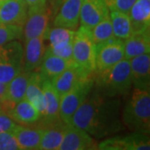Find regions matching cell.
<instances>
[{"instance_id":"cell-20","label":"cell","mask_w":150,"mask_h":150,"mask_svg":"<svg viewBox=\"0 0 150 150\" xmlns=\"http://www.w3.org/2000/svg\"><path fill=\"white\" fill-rule=\"evenodd\" d=\"M128 14L133 33L150 29V0H137Z\"/></svg>"},{"instance_id":"cell-26","label":"cell","mask_w":150,"mask_h":150,"mask_svg":"<svg viewBox=\"0 0 150 150\" xmlns=\"http://www.w3.org/2000/svg\"><path fill=\"white\" fill-rule=\"evenodd\" d=\"M67 124L63 121L43 128V134L38 149L59 150Z\"/></svg>"},{"instance_id":"cell-14","label":"cell","mask_w":150,"mask_h":150,"mask_svg":"<svg viewBox=\"0 0 150 150\" xmlns=\"http://www.w3.org/2000/svg\"><path fill=\"white\" fill-rule=\"evenodd\" d=\"M109 13L105 0H83L81 6L79 24L90 30L109 16Z\"/></svg>"},{"instance_id":"cell-29","label":"cell","mask_w":150,"mask_h":150,"mask_svg":"<svg viewBox=\"0 0 150 150\" xmlns=\"http://www.w3.org/2000/svg\"><path fill=\"white\" fill-rule=\"evenodd\" d=\"M23 38V27L15 24L0 23V46Z\"/></svg>"},{"instance_id":"cell-34","label":"cell","mask_w":150,"mask_h":150,"mask_svg":"<svg viewBox=\"0 0 150 150\" xmlns=\"http://www.w3.org/2000/svg\"><path fill=\"white\" fill-rule=\"evenodd\" d=\"M7 88H8V83H4L0 82V102H2L5 98Z\"/></svg>"},{"instance_id":"cell-9","label":"cell","mask_w":150,"mask_h":150,"mask_svg":"<svg viewBox=\"0 0 150 150\" xmlns=\"http://www.w3.org/2000/svg\"><path fill=\"white\" fill-rule=\"evenodd\" d=\"M51 18L48 4L28 8L27 18L23 26V38L27 41L33 38L45 35Z\"/></svg>"},{"instance_id":"cell-17","label":"cell","mask_w":150,"mask_h":150,"mask_svg":"<svg viewBox=\"0 0 150 150\" xmlns=\"http://www.w3.org/2000/svg\"><path fill=\"white\" fill-rule=\"evenodd\" d=\"M31 73L23 70L8 83L5 98L0 104L4 111L7 112L16 103L25 98V93Z\"/></svg>"},{"instance_id":"cell-8","label":"cell","mask_w":150,"mask_h":150,"mask_svg":"<svg viewBox=\"0 0 150 150\" xmlns=\"http://www.w3.org/2000/svg\"><path fill=\"white\" fill-rule=\"evenodd\" d=\"M75 30L62 27L50 28L45 34V38L48 41L47 47L49 52L68 60H73V41Z\"/></svg>"},{"instance_id":"cell-24","label":"cell","mask_w":150,"mask_h":150,"mask_svg":"<svg viewBox=\"0 0 150 150\" xmlns=\"http://www.w3.org/2000/svg\"><path fill=\"white\" fill-rule=\"evenodd\" d=\"M22 150L38 149L43 134V128L27 127L18 124L12 131Z\"/></svg>"},{"instance_id":"cell-5","label":"cell","mask_w":150,"mask_h":150,"mask_svg":"<svg viewBox=\"0 0 150 150\" xmlns=\"http://www.w3.org/2000/svg\"><path fill=\"white\" fill-rule=\"evenodd\" d=\"M23 47L19 40L0 46V82L8 83L23 71Z\"/></svg>"},{"instance_id":"cell-2","label":"cell","mask_w":150,"mask_h":150,"mask_svg":"<svg viewBox=\"0 0 150 150\" xmlns=\"http://www.w3.org/2000/svg\"><path fill=\"white\" fill-rule=\"evenodd\" d=\"M96 90L108 97L120 98L129 95L132 90L129 59H123L109 69L96 74Z\"/></svg>"},{"instance_id":"cell-6","label":"cell","mask_w":150,"mask_h":150,"mask_svg":"<svg viewBox=\"0 0 150 150\" xmlns=\"http://www.w3.org/2000/svg\"><path fill=\"white\" fill-rule=\"evenodd\" d=\"M94 78L93 76L81 81L69 91L60 97L59 115L64 123L71 125L74 114L93 88Z\"/></svg>"},{"instance_id":"cell-16","label":"cell","mask_w":150,"mask_h":150,"mask_svg":"<svg viewBox=\"0 0 150 150\" xmlns=\"http://www.w3.org/2000/svg\"><path fill=\"white\" fill-rule=\"evenodd\" d=\"M83 0H63L54 18V26L76 30L79 25L80 9Z\"/></svg>"},{"instance_id":"cell-27","label":"cell","mask_w":150,"mask_h":150,"mask_svg":"<svg viewBox=\"0 0 150 150\" xmlns=\"http://www.w3.org/2000/svg\"><path fill=\"white\" fill-rule=\"evenodd\" d=\"M109 17L114 37L125 40L133 34L129 14L118 11H110Z\"/></svg>"},{"instance_id":"cell-22","label":"cell","mask_w":150,"mask_h":150,"mask_svg":"<svg viewBox=\"0 0 150 150\" xmlns=\"http://www.w3.org/2000/svg\"><path fill=\"white\" fill-rule=\"evenodd\" d=\"M73 62L74 60H68L60 58L46 49L43 62L38 70L43 80L52 81L64 70L66 69Z\"/></svg>"},{"instance_id":"cell-21","label":"cell","mask_w":150,"mask_h":150,"mask_svg":"<svg viewBox=\"0 0 150 150\" xmlns=\"http://www.w3.org/2000/svg\"><path fill=\"white\" fill-rule=\"evenodd\" d=\"M43 79L38 70L33 71L28 83L25 98L32 103L40 113V118L45 110V98L43 91Z\"/></svg>"},{"instance_id":"cell-30","label":"cell","mask_w":150,"mask_h":150,"mask_svg":"<svg viewBox=\"0 0 150 150\" xmlns=\"http://www.w3.org/2000/svg\"><path fill=\"white\" fill-rule=\"evenodd\" d=\"M20 147L12 131L0 133V150H19Z\"/></svg>"},{"instance_id":"cell-12","label":"cell","mask_w":150,"mask_h":150,"mask_svg":"<svg viewBox=\"0 0 150 150\" xmlns=\"http://www.w3.org/2000/svg\"><path fill=\"white\" fill-rule=\"evenodd\" d=\"M90 149H98V143L95 139L84 130L67 124L59 150Z\"/></svg>"},{"instance_id":"cell-33","label":"cell","mask_w":150,"mask_h":150,"mask_svg":"<svg viewBox=\"0 0 150 150\" xmlns=\"http://www.w3.org/2000/svg\"><path fill=\"white\" fill-rule=\"evenodd\" d=\"M26 4L28 8H33V7H38V6H43L47 4V0H23Z\"/></svg>"},{"instance_id":"cell-15","label":"cell","mask_w":150,"mask_h":150,"mask_svg":"<svg viewBox=\"0 0 150 150\" xmlns=\"http://www.w3.org/2000/svg\"><path fill=\"white\" fill-rule=\"evenodd\" d=\"M45 41V35L33 38L24 41L23 70L32 73L33 71L39 69L47 49Z\"/></svg>"},{"instance_id":"cell-19","label":"cell","mask_w":150,"mask_h":150,"mask_svg":"<svg viewBox=\"0 0 150 150\" xmlns=\"http://www.w3.org/2000/svg\"><path fill=\"white\" fill-rule=\"evenodd\" d=\"M28 7L23 0H0V23L23 26Z\"/></svg>"},{"instance_id":"cell-23","label":"cell","mask_w":150,"mask_h":150,"mask_svg":"<svg viewBox=\"0 0 150 150\" xmlns=\"http://www.w3.org/2000/svg\"><path fill=\"white\" fill-rule=\"evenodd\" d=\"M6 112L15 123L20 125L30 126L38 123L40 118V113L36 108L26 98L16 103Z\"/></svg>"},{"instance_id":"cell-11","label":"cell","mask_w":150,"mask_h":150,"mask_svg":"<svg viewBox=\"0 0 150 150\" xmlns=\"http://www.w3.org/2000/svg\"><path fill=\"white\" fill-rule=\"evenodd\" d=\"M96 74H92L78 65L74 61L51 81L59 97L64 95L81 81L93 77Z\"/></svg>"},{"instance_id":"cell-10","label":"cell","mask_w":150,"mask_h":150,"mask_svg":"<svg viewBox=\"0 0 150 150\" xmlns=\"http://www.w3.org/2000/svg\"><path fill=\"white\" fill-rule=\"evenodd\" d=\"M98 149L102 150H149V134L133 132L123 137L108 138L98 144Z\"/></svg>"},{"instance_id":"cell-28","label":"cell","mask_w":150,"mask_h":150,"mask_svg":"<svg viewBox=\"0 0 150 150\" xmlns=\"http://www.w3.org/2000/svg\"><path fill=\"white\" fill-rule=\"evenodd\" d=\"M90 33L95 44L114 37L110 17L108 16L103 20L97 23L94 27L90 29Z\"/></svg>"},{"instance_id":"cell-25","label":"cell","mask_w":150,"mask_h":150,"mask_svg":"<svg viewBox=\"0 0 150 150\" xmlns=\"http://www.w3.org/2000/svg\"><path fill=\"white\" fill-rule=\"evenodd\" d=\"M124 41V59H131L142 54H149L150 31L133 33Z\"/></svg>"},{"instance_id":"cell-7","label":"cell","mask_w":150,"mask_h":150,"mask_svg":"<svg viewBox=\"0 0 150 150\" xmlns=\"http://www.w3.org/2000/svg\"><path fill=\"white\" fill-rule=\"evenodd\" d=\"M124 59V41L113 37L96 44V74Z\"/></svg>"},{"instance_id":"cell-4","label":"cell","mask_w":150,"mask_h":150,"mask_svg":"<svg viewBox=\"0 0 150 150\" xmlns=\"http://www.w3.org/2000/svg\"><path fill=\"white\" fill-rule=\"evenodd\" d=\"M73 60L92 74H96V44L90 30L81 26L74 33L73 41Z\"/></svg>"},{"instance_id":"cell-32","label":"cell","mask_w":150,"mask_h":150,"mask_svg":"<svg viewBox=\"0 0 150 150\" xmlns=\"http://www.w3.org/2000/svg\"><path fill=\"white\" fill-rule=\"evenodd\" d=\"M18 125L4 111L0 112V133L13 131Z\"/></svg>"},{"instance_id":"cell-1","label":"cell","mask_w":150,"mask_h":150,"mask_svg":"<svg viewBox=\"0 0 150 150\" xmlns=\"http://www.w3.org/2000/svg\"><path fill=\"white\" fill-rule=\"evenodd\" d=\"M119 98L93 90L73 116L71 125L83 129L94 139H103L124 129Z\"/></svg>"},{"instance_id":"cell-35","label":"cell","mask_w":150,"mask_h":150,"mask_svg":"<svg viewBox=\"0 0 150 150\" xmlns=\"http://www.w3.org/2000/svg\"><path fill=\"white\" fill-rule=\"evenodd\" d=\"M4 111V109H3V108L1 106V104H0V112H3Z\"/></svg>"},{"instance_id":"cell-13","label":"cell","mask_w":150,"mask_h":150,"mask_svg":"<svg viewBox=\"0 0 150 150\" xmlns=\"http://www.w3.org/2000/svg\"><path fill=\"white\" fill-rule=\"evenodd\" d=\"M43 91L45 98V110L43 115L38 122L39 125L38 127L40 128H45L62 121L59 115L60 97L51 81L43 80Z\"/></svg>"},{"instance_id":"cell-3","label":"cell","mask_w":150,"mask_h":150,"mask_svg":"<svg viewBox=\"0 0 150 150\" xmlns=\"http://www.w3.org/2000/svg\"><path fill=\"white\" fill-rule=\"evenodd\" d=\"M125 128L132 132L149 134L150 94L149 91L134 88L121 113Z\"/></svg>"},{"instance_id":"cell-18","label":"cell","mask_w":150,"mask_h":150,"mask_svg":"<svg viewBox=\"0 0 150 150\" xmlns=\"http://www.w3.org/2000/svg\"><path fill=\"white\" fill-rule=\"evenodd\" d=\"M131 79L134 88L149 91L150 55L144 54L129 59Z\"/></svg>"},{"instance_id":"cell-31","label":"cell","mask_w":150,"mask_h":150,"mask_svg":"<svg viewBox=\"0 0 150 150\" xmlns=\"http://www.w3.org/2000/svg\"><path fill=\"white\" fill-rule=\"evenodd\" d=\"M109 11H118L128 13L137 0H105Z\"/></svg>"}]
</instances>
